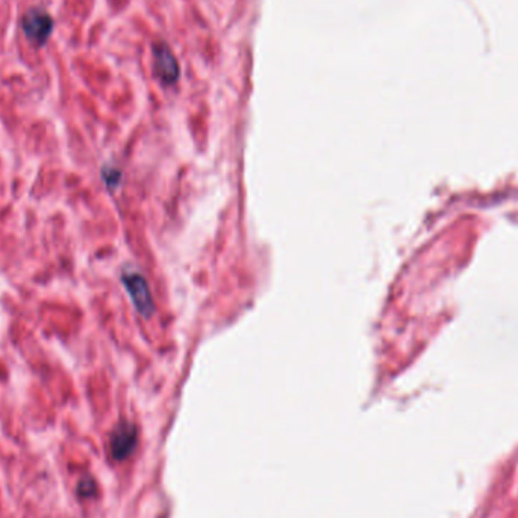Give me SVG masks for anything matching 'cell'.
Segmentation results:
<instances>
[{
	"label": "cell",
	"instance_id": "cell-1",
	"mask_svg": "<svg viewBox=\"0 0 518 518\" xmlns=\"http://www.w3.org/2000/svg\"><path fill=\"white\" fill-rule=\"evenodd\" d=\"M121 284L128 292L135 309L140 312L144 319H149L155 311V303L151 299L147 281L141 273L135 270H126L121 273Z\"/></svg>",
	"mask_w": 518,
	"mask_h": 518
},
{
	"label": "cell",
	"instance_id": "cell-2",
	"mask_svg": "<svg viewBox=\"0 0 518 518\" xmlns=\"http://www.w3.org/2000/svg\"><path fill=\"white\" fill-rule=\"evenodd\" d=\"M21 29L34 46L41 47L54 31V19L41 8H31L21 17Z\"/></svg>",
	"mask_w": 518,
	"mask_h": 518
},
{
	"label": "cell",
	"instance_id": "cell-6",
	"mask_svg": "<svg viewBox=\"0 0 518 518\" xmlns=\"http://www.w3.org/2000/svg\"><path fill=\"white\" fill-rule=\"evenodd\" d=\"M78 496L82 499H90L96 494V482L91 476H85L78 484Z\"/></svg>",
	"mask_w": 518,
	"mask_h": 518
},
{
	"label": "cell",
	"instance_id": "cell-5",
	"mask_svg": "<svg viewBox=\"0 0 518 518\" xmlns=\"http://www.w3.org/2000/svg\"><path fill=\"white\" fill-rule=\"evenodd\" d=\"M102 179L106 184V186L114 191V189L119 188V185H120L121 171L119 169H116V167L108 166V164H106V166H104V169H102Z\"/></svg>",
	"mask_w": 518,
	"mask_h": 518
},
{
	"label": "cell",
	"instance_id": "cell-4",
	"mask_svg": "<svg viewBox=\"0 0 518 518\" xmlns=\"http://www.w3.org/2000/svg\"><path fill=\"white\" fill-rule=\"evenodd\" d=\"M154 70L164 85L178 82L181 74L179 62L167 44H156L154 47Z\"/></svg>",
	"mask_w": 518,
	"mask_h": 518
},
{
	"label": "cell",
	"instance_id": "cell-3",
	"mask_svg": "<svg viewBox=\"0 0 518 518\" xmlns=\"http://www.w3.org/2000/svg\"><path fill=\"white\" fill-rule=\"evenodd\" d=\"M138 441L136 426L131 422H120L111 434L109 450L116 461H124L135 450Z\"/></svg>",
	"mask_w": 518,
	"mask_h": 518
}]
</instances>
